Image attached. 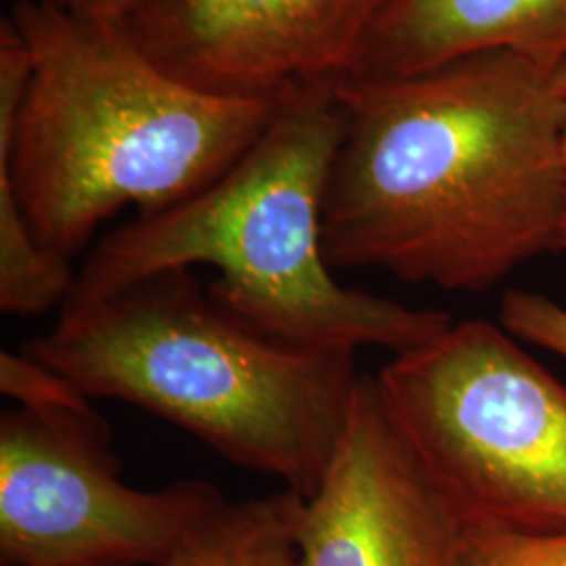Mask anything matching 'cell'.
I'll return each instance as SVG.
<instances>
[{
	"instance_id": "obj_3",
	"label": "cell",
	"mask_w": 566,
	"mask_h": 566,
	"mask_svg": "<svg viewBox=\"0 0 566 566\" xmlns=\"http://www.w3.org/2000/svg\"><path fill=\"white\" fill-rule=\"evenodd\" d=\"M344 137L334 84L292 93L240 163L200 193L107 233L60 313L147 277L210 266L206 285L245 322L292 343L392 355L441 336L453 317L346 287L324 254L325 189Z\"/></svg>"
},
{
	"instance_id": "obj_6",
	"label": "cell",
	"mask_w": 566,
	"mask_h": 566,
	"mask_svg": "<svg viewBox=\"0 0 566 566\" xmlns=\"http://www.w3.org/2000/svg\"><path fill=\"white\" fill-rule=\"evenodd\" d=\"M2 566H160L223 504L219 486L122 481L112 430L76 386L0 353Z\"/></svg>"
},
{
	"instance_id": "obj_10",
	"label": "cell",
	"mask_w": 566,
	"mask_h": 566,
	"mask_svg": "<svg viewBox=\"0 0 566 566\" xmlns=\"http://www.w3.org/2000/svg\"><path fill=\"white\" fill-rule=\"evenodd\" d=\"M303 506L287 489L224 500L160 566H301Z\"/></svg>"
},
{
	"instance_id": "obj_12",
	"label": "cell",
	"mask_w": 566,
	"mask_h": 566,
	"mask_svg": "<svg viewBox=\"0 0 566 566\" xmlns=\"http://www.w3.org/2000/svg\"><path fill=\"white\" fill-rule=\"evenodd\" d=\"M453 566H566V528L470 521Z\"/></svg>"
},
{
	"instance_id": "obj_4",
	"label": "cell",
	"mask_w": 566,
	"mask_h": 566,
	"mask_svg": "<svg viewBox=\"0 0 566 566\" xmlns=\"http://www.w3.org/2000/svg\"><path fill=\"white\" fill-rule=\"evenodd\" d=\"M88 399L139 407L231 464L311 497L361 380L353 350L292 343L217 303L193 271H168L21 346Z\"/></svg>"
},
{
	"instance_id": "obj_14",
	"label": "cell",
	"mask_w": 566,
	"mask_h": 566,
	"mask_svg": "<svg viewBox=\"0 0 566 566\" xmlns=\"http://www.w3.org/2000/svg\"><path fill=\"white\" fill-rule=\"evenodd\" d=\"M11 2H18V0H11ZM42 2H51L60 9H65L81 18H88V20L126 23V21L133 20L151 0H42Z\"/></svg>"
},
{
	"instance_id": "obj_11",
	"label": "cell",
	"mask_w": 566,
	"mask_h": 566,
	"mask_svg": "<svg viewBox=\"0 0 566 566\" xmlns=\"http://www.w3.org/2000/svg\"><path fill=\"white\" fill-rule=\"evenodd\" d=\"M76 282L70 259L46 250L21 212L13 187L0 175V311L41 315L61 308Z\"/></svg>"
},
{
	"instance_id": "obj_5",
	"label": "cell",
	"mask_w": 566,
	"mask_h": 566,
	"mask_svg": "<svg viewBox=\"0 0 566 566\" xmlns=\"http://www.w3.org/2000/svg\"><path fill=\"white\" fill-rule=\"evenodd\" d=\"M376 385L464 523L566 528V386L502 325L453 322Z\"/></svg>"
},
{
	"instance_id": "obj_15",
	"label": "cell",
	"mask_w": 566,
	"mask_h": 566,
	"mask_svg": "<svg viewBox=\"0 0 566 566\" xmlns=\"http://www.w3.org/2000/svg\"><path fill=\"white\" fill-rule=\"evenodd\" d=\"M558 250L566 256V128L563 137V206H560V224H558Z\"/></svg>"
},
{
	"instance_id": "obj_7",
	"label": "cell",
	"mask_w": 566,
	"mask_h": 566,
	"mask_svg": "<svg viewBox=\"0 0 566 566\" xmlns=\"http://www.w3.org/2000/svg\"><path fill=\"white\" fill-rule=\"evenodd\" d=\"M388 0H151L143 51L203 91L283 99L355 74Z\"/></svg>"
},
{
	"instance_id": "obj_13",
	"label": "cell",
	"mask_w": 566,
	"mask_h": 566,
	"mask_svg": "<svg viewBox=\"0 0 566 566\" xmlns=\"http://www.w3.org/2000/svg\"><path fill=\"white\" fill-rule=\"evenodd\" d=\"M500 325L512 338L566 359V308L549 296L507 290L500 304Z\"/></svg>"
},
{
	"instance_id": "obj_1",
	"label": "cell",
	"mask_w": 566,
	"mask_h": 566,
	"mask_svg": "<svg viewBox=\"0 0 566 566\" xmlns=\"http://www.w3.org/2000/svg\"><path fill=\"white\" fill-rule=\"evenodd\" d=\"M334 93L332 269L479 294L558 250L566 102L549 70L495 51L411 76H348Z\"/></svg>"
},
{
	"instance_id": "obj_16",
	"label": "cell",
	"mask_w": 566,
	"mask_h": 566,
	"mask_svg": "<svg viewBox=\"0 0 566 566\" xmlns=\"http://www.w3.org/2000/svg\"><path fill=\"white\" fill-rule=\"evenodd\" d=\"M552 81H554L556 91L560 93V97L566 102V61L560 67H556V70L552 72Z\"/></svg>"
},
{
	"instance_id": "obj_8",
	"label": "cell",
	"mask_w": 566,
	"mask_h": 566,
	"mask_svg": "<svg viewBox=\"0 0 566 566\" xmlns=\"http://www.w3.org/2000/svg\"><path fill=\"white\" fill-rule=\"evenodd\" d=\"M464 521L361 376L343 439L304 500L301 566H453Z\"/></svg>"
},
{
	"instance_id": "obj_2",
	"label": "cell",
	"mask_w": 566,
	"mask_h": 566,
	"mask_svg": "<svg viewBox=\"0 0 566 566\" xmlns=\"http://www.w3.org/2000/svg\"><path fill=\"white\" fill-rule=\"evenodd\" d=\"M30 53L0 175L34 238L74 259L126 206L160 212L221 179L263 137L283 99L203 91L151 60L126 23L42 0L9 15Z\"/></svg>"
},
{
	"instance_id": "obj_9",
	"label": "cell",
	"mask_w": 566,
	"mask_h": 566,
	"mask_svg": "<svg viewBox=\"0 0 566 566\" xmlns=\"http://www.w3.org/2000/svg\"><path fill=\"white\" fill-rule=\"evenodd\" d=\"M495 51L560 67L566 0H388L353 76H411Z\"/></svg>"
}]
</instances>
